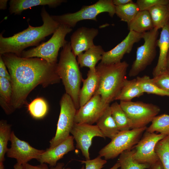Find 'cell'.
<instances>
[{"mask_svg": "<svg viewBox=\"0 0 169 169\" xmlns=\"http://www.w3.org/2000/svg\"><path fill=\"white\" fill-rule=\"evenodd\" d=\"M41 16L43 23L40 26L33 27L28 23L27 28L8 37H4L0 33V55L9 53L21 57L25 49L38 46L46 37L53 34L60 24L53 18L44 7L41 9Z\"/></svg>", "mask_w": 169, "mask_h": 169, "instance_id": "2", "label": "cell"}, {"mask_svg": "<svg viewBox=\"0 0 169 169\" xmlns=\"http://www.w3.org/2000/svg\"><path fill=\"white\" fill-rule=\"evenodd\" d=\"M70 133L76 141V147L80 150L86 160L90 159L89 150L93 138H105L97 125L74 123Z\"/></svg>", "mask_w": 169, "mask_h": 169, "instance_id": "12", "label": "cell"}, {"mask_svg": "<svg viewBox=\"0 0 169 169\" xmlns=\"http://www.w3.org/2000/svg\"><path fill=\"white\" fill-rule=\"evenodd\" d=\"M56 70L66 93L70 96L77 110H78L80 108L79 95L83 78L70 42H68L62 47Z\"/></svg>", "mask_w": 169, "mask_h": 169, "instance_id": "4", "label": "cell"}, {"mask_svg": "<svg viewBox=\"0 0 169 169\" xmlns=\"http://www.w3.org/2000/svg\"><path fill=\"white\" fill-rule=\"evenodd\" d=\"M167 135L146 131L138 143L133 147L134 159L138 162L151 165L160 160L155 151L157 143Z\"/></svg>", "mask_w": 169, "mask_h": 169, "instance_id": "11", "label": "cell"}, {"mask_svg": "<svg viewBox=\"0 0 169 169\" xmlns=\"http://www.w3.org/2000/svg\"><path fill=\"white\" fill-rule=\"evenodd\" d=\"M149 169H164L162 165L160 160L151 165Z\"/></svg>", "mask_w": 169, "mask_h": 169, "instance_id": "41", "label": "cell"}, {"mask_svg": "<svg viewBox=\"0 0 169 169\" xmlns=\"http://www.w3.org/2000/svg\"><path fill=\"white\" fill-rule=\"evenodd\" d=\"M166 5H167V8H168V12H169V1L168 3Z\"/></svg>", "mask_w": 169, "mask_h": 169, "instance_id": "48", "label": "cell"}, {"mask_svg": "<svg viewBox=\"0 0 169 169\" xmlns=\"http://www.w3.org/2000/svg\"><path fill=\"white\" fill-rule=\"evenodd\" d=\"M23 169H50L46 163H40L37 166H33L28 163L22 164Z\"/></svg>", "mask_w": 169, "mask_h": 169, "instance_id": "39", "label": "cell"}, {"mask_svg": "<svg viewBox=\"0 0 169 169\" xmlns=\"http://www.w3.org/2000/svg\"><path fill=\"white\" fill-rule=\"evenodd\" d=\"M158 30L156 28L143 33V45L138 47L136 58L129 73L130 77L137 76L151 64L156 57Z\"/></svg>", "mask_w": 169, "mask_h": 169, "instance_id": "8", "label": "cell"}, {"mask_svg": "<svg viewBox=\"0 0 169 169\" xmlns=\"http://www.w3.org/2000/svg\"><path fill=\"white\" fill-rule=\"evenodd\" d=\"M28 110L33 118L39 119L43 118L46 115L48 106L44 99L38 97L34 99L28 105Z\"/></svg>", "mask_w": 169, "mask_h": 169, "instance_id": "33", "label": "cell"}, {"mask_svg": "<svg viewBox=\"0 0 169 169\" xmlns=\"http://www.w3.org/2000/svg\"><path fill=\"white\" fill-rule=\"evenodd\" d=\"M154 28L162 29L169 22V15L166 5H156L148 10Z\"/></svg>", "mask_w": 169, "mask_h": 169, "instance_id": "26", "label": "cell"}, {"mask_svg": "<svg viewBox=\"0 0 169 169\" xmlns=\"http://www.w3.org/2000/svg\"><path fill=\"white\" fill-rule=\"evenodd\" d=\"M11 146L6 152L7 156L16 159L17 162L23 164L32 159L37 160L45 150H38L32 146L27 142L20 140L12 131L10 139Z\"/></svg>", "mask_w": 169, "mask_h": 169, "instance_id": "13", "label": "cell"}, {"mask_svg": "<svg viewBox=\"0 0 169 169\" xmlns=\"http://www.w3.org/2000/svg\"><path fill=\"white\" fill-rule=\"evenodd\" d=\"M72 31V28L65 25L60 24L49 40L35 47L24 50L21 57L40 58L50 64H57L59 49L68 42L65 39V37Z\"/></svg>", "mask_w": 169, "mask_h": 169, "instance_id": "5", "label": "cell"}, {"mask_svg": "<svg viewBox=\"0 0 169 169\" xmlns=\"http://www.w3.org/2000/svg\"><path fill=\"white\" fill-rule=\"evenodd\" d=\"M155 151L164 169H169V134L157 143Z\"/></svg>", "mask_w": 169, "mask_h": 169, "instance_id": "34", "label": "cell"}, {"mask_svg": "<svg viewBox=\"0 0 169 169\" xmlns=\"http://www.w3.org/2000/svg\"><path fill=\"white\" fill-rule=\"evenodd\" d=\"M64 164L63 162L58 163L56 166L54 167H51L50 169H71L69 167L65 168L64 167ZM80 169H84V166Z\"/></svg>", "mask_w": 169, "mask_h": 169, "instance_id": "42", "label": "cell"}, {"mask_svg": "<svg viewBox=\"0 0 169 169\" xmlns=\"http://www.w3.org/2000/svg\"><path fill=\"white\" fill-rule=\"evenodd\" d=\"M161 29L157 42L159 54L157 64L153 71V77L167 71L166 58L169 49V21Z\"/></svg>", "mask_w": 169, "mask_h": 169, "instance_id": "18", "label": "cell"}, {"mask_svg": "<svg viewBox=\"0 0 169 169\" xmlns=\"http://www.w3.org/2000/svg\"><path fill=\"white\" fill-rule=\"evenodd\" d=\"M64 0H11L9 3V10L11 14L19 15L25 10L39 5H48L50 8H55Z\"/></svg>", "mask_w": 169, "mask_h": 169, "instance_id": "20", "label": "cell"}, {"mask_svg": "<svg viewBox=\"0 0 169 169\" xmlns=\"http://www.w3.org/2000/svg\"><path fill=\"white\" fill-rule=\"evenodd\" d=\"M109 105H110L103 102L100 95L95 94L85 105L77 110L74 123L93 125L97 122Z\"/></svg>", "mask_w": 169, "mask_h": 169, "instance_id": "14", "label": "cell"}, {"mask_svg": "<svg viewBox=\"0 0 169 169\" xmlns=\"http://www.w3.org/2000/svg\"><path fill=\"white\" fill-rule=\"evenodd\" d=\"M12 94L11 81L0 77V104L7 115L11 114L14 110L11 106Z\"/></svg>", "mask_w": 169, "mask_h": 169, "instance_id": "25", "label": "cell"}, {"mask_svg": "<svg viewBox=\"0 0 169 169\" xmlns=\"http://www.w3.org/2000/svg\"><path fill=\"white\" fill-rule=\"evenodd\" d=\"M158 87L169 93V72L167 71L152 78Z\"/></svg>", "mask_w": 169, "mask_h": 169, "instance_id": "35", "label": "cell"}, {"mask_svg": "<svg viewBox=\"0 0 169 169\" xmlns=\"http://www.w3.org/2000/svg\"><path fill=\"white\" fill-rule=\"evenodd\" d=\"M1 56H0V77L6 78L11 81V77Z\"/></svg>", "mask_w": 169, "mask_h": 169, "instance_id": "38", "label": "cell"}, {"mask_svg": "<svg viewBox=\"0 0 169 169\" xmlns=\"http://www.w3.org/2000/svg\"><path fill=\"white\" fill-rule=\"evenodd\" d=\"M115 14L119 17L120 20L128 24L140 11L136 3L133 2L125 5L115 6Z\"/></svg>", "mask_w": 169, "mask_h": 169, "instance_id": "31", "label": "cell"}, {"mask_svg": "<svg viewBox=\"0 0 169 169\" xmlns=\"http://www.w3.org/2000/svg\"><path fill=\"white\" fill-rule=\"evenodd\" d=\"M12 131L11 125L6 120L0 121V162L5 161V155L8 148V142L10 141Z\"/></svg>", "mask_w": 169, "mask_h": 169, "instance_id": "30", "label": "cell"}, {"mask_svg": "<svg viewBox=\"0 0 169 169\" xmlns=\"http://www.w3.org/2000/svg\"><path fill=\"white\" fill-rule=\"evenodd\" d=\"M120 164L118 161H117L115 164L109 169H118L120 168Z\"/></svg>", "mask_w": 169, "mask_h": 169, "instance_id": "46", "label": "cell"}, {"mask_svg": "<svg viewBox=\"0 0 169 169\" xmlns=\"http://www.w3.org/2000/svg\"><path fill=\"white\" fill-rule=\"evenodd\" d=\"M146 128L145 127L119 131L109 143L100 150L99 156L107 160L116 158L125 151L132 149Z\"/></svg>", "mask_w": 169, "mask_h": 169, "instance_id": "7", "label": "cell"}, {"mask_svg": "<svg viewBox=\"0 0 169 169\" xmlns=\"http://www.w3.org/2000/svg\"><path fill=\"white\" fill-rule=\"evenodd\" d=\"M146 131L150 133L169 134V115L163 114L156 116L151 121V124Z\"/></svg>", "mask_w": 169, "mask_h": 169, "instance_id": "29", "label": "cell"}, {"mask_svg": "<svg viewBox=\"0 0 169 169\" xmlns=\"http://www.w3.org/2000/svg\"><path fill=\"white\" fill-rule=\"evenodd\" d=\"M8 0H0V10H5L7 8V4Z\"/></svg>", "mask_w": 169, "mask_h": 169, "instance_id": "43", "label": "cell"}, {"mask_svg": "<svg viewBox=\"0 0 169 169\" xmlns=\"http://www.w3.org/2000/svg\"><path fill=\"white\" fill-rule=\"evenodd\" d=\"M110 106L112 116L119 131L131 130V126L130 120L120 104L115 102Z\"/></svg>", "mask_w": 169, "mask_h": 169, "instance_id": "27", "label": "cell"}, {"mask_svg": "<svg viewBox=\"0 0 169 169\" xmlns=\"http://www.w3.org/2000/svg\"><path fill=\"white\" fill-rule=\"evenodd\" d=\"M120 104L130 120L131 129L146 127L160 110L156 105L141 101H120Z\"/></svg>", "mask_w": 169, "mask_h": 169, "instance_id": "10", "label": "cell"}, {"mask_svg": "<svg viewBox=\"0 0 169 169\" xmlns=\"http://www.w3.org/2000/svg\"><path fill=\"white\" fill-rule=\"evenodd\" d=\"M74 140L73 136H70L55 147L45 150L38 161L40 163H47L51 167L55 166L64 155L74 150Z\"/></svg>", "mask_w": 169, "mask_h": 169, "instance_id": "17", "label": "cell"}, {"mask_svg": "<svg viewBox=\"0 0 169 169\" xmlns=\"http://www.w3.org/2000/svg\"><path fill=\"white\" fill-rule=\"evenodd\" d=\"M128 66L125 61H123L110 64L100 63L96 67L99 82L95 94L100 96L103 102L110 105L115 100L126 79V74Z\"/></svg>", "mask_w": 169, "mask_h": 169, "instance_id": "3", "label": "cell"}, {"mask_svg": "<svg viewBox=\"0 0 169 169\" xmlns=\"http://www.w3.org/2000/svg\"><path fill=\"white\" fill-rule=\"evenodd\" d=\"M104 12L108 13L111 17L115 14V6L112 0H99L92 5L83 6L79 10L74 13L51 16L59 24L65 25L72 28L81 20H91L97 21V15Z\"/></svg>", "mask_w": 169, "mask_h": 169, "instance_id": "6", "label": "cell"}, {"mask_svg": "<svg viewBox=\"0 0 169 169\" xmlns=\"http://www.w3.org/2000/svg\"><path fill=\"white\" fill-rule=\"evenodd\" d=\"M96 123L105 138L111 140L120 131L112 116L110 105L107 107Z\"/></svg>", "mask_w": 169, "mask_h": 169, "instance_id": "22", "label": "cell"}, {"mask_svg": "<svg viewBox=\"0 0 169 169\" xmlns=\"http://www.w3.org/2000/svg\"><path fill=\"white\" fill-rule=\"evenodd\" d=\"M169 0H137L136 3L140 11L148 10L151 7L158 4L166 5Z\"/></svg>", "mask_w": 169, "mask_h": 169, "instance_id": "36", "label": "cell"}, {"mask_svg": "<svg viewBox=\"0 0 169 169\" xmlns=\"http://www.w3.org/2000/svg\"><path fill=\"white\" fill-rule=\"evenodd\" d=\"M14 169H23L22 165L17 162L13 166Z\"/></svg>", "mask_w": 169, "mask_h": 169, "instance_id": "44", "label": "cell"}, {"mask_svg": "<svg viewBox=\"0 0 169 169\" xmlns=\"http://www.w3.org/2000/svg\"><path fill=\"white\" fill-rule=\"evenodd\" d=\"M134 152L133 148L124 151L119 155L118 161L120 164V169H149L150 165L138 162L134 159Z\"/></svg>", "mask_w": 169, "mask_h": 169, "instance_id": "28", "label": "cell"}, {"mask_svg": "<svg viewBox=\"0 0 169 169\" xmlns=\"http://www.w3.org/2000/svg\"><path fill=\"white\" fill-rule=\"evenodd\" d=\"M132 0H113V4L115 6H122L133 2Z\"/></svg>", "mask_w": 169, "mask_h": 169, "instance_id": "40", "label": "cell"}, {"mask_svg": "<svg viewBox=\"0 0 169 169\" xmlns=\"http://www.w3.org/2000/svg\"><path fill=\"white\" fill-rule=\"evenodd\" d=\"M127 25L130 31L139 33H144L154 28L148 10L140 11Z\"/></svg>", "mask_w": 169, "mask_h": 169, "instance_id": "23", "label": "cell"}, {"mask_svg": "<svg viewBox=\"0 0 169 169\" xmlns=\"http://www.w3.org/2000/svg\"><path fill=\"white\" fill-rule=\"evenodd\" d=\"M104 52L101 46L95 45L77 56L78 64L81 68L87 67L89 69H95L96 64L101 60Z\"/></svg>", "mask_w": 169, "mask_h": 169, "instance_id": "21", "label": "cell"}, {"mask_svg": "<svg viewBox=\"0 0 169 169\" xmlns=\"http://www.w3.org/2000/svg\"><path fill=\"white\" fill-rule=\"evenodd\" d=\"M136 79L139 86L144 93L169 96V93L158 87L153 82L152 78L149 76L145 75L141 77H137Z\"/></svg>", "mask_w": 169, "mask_h": 169, "instance_id": "32", "label": "cell"}, {"mask_svg": "<svg viewBox=\"0 0 169 169\" xmlns=\"http://www.w3.org/2000/svg\"><path fill=\"white\" fill-rule=\"evenodd\" d=\"M144 92L139 86L136 79L125 80L120 92L115 100L123 101H131L135 97L142 95Z\"/></svg>", "mask_w": 169, "mask_h": 169, "instance_id": "24", "label": "cell"}, {"mask_svg": "<svg viewBox=\"0 0 169 169\" xmlns=\"http://www.w3.org/2000/svg\"><path fill=\"white\" fill-rule=\"evenodd\" d=\"M100 156L92 160L80 161L82 163L85 164V169H101L107 161L105 159H102Z\"/></svg>", "mask_w": 169, "mask_h": 169, "instance_id": "37", "label": "cell"}, {"mask_svg": "<svg viewBox=\"0 0 169 169\" xmlns=\"http://www.w3.org/2000/svg\"><path fill=\"white\" fill-rule=\"evenodd\" d=\"M166 68L167 71L169 72V49L167 53L166 58Z\"/></svg>", "mask_w": 169, "mask_h": 169, "instance_id": "45", "label": "cell"}, {"mask_svg": "<svg viewBox=\"0 0 169 169\" xmlns=\"http://www.w3.org/2000/svg\"><path fill=\"white\" fill-rule=\"evenodd\" d=\"M97 28L82 27L78 28L70 37V45L72 52L76 57L95 45L93 40L98 35Z\"/></svg>", "mask_w": 169, "mask_h": 169, "instance_id": "16", "label": "cell"}, {"mask_svg": "<svg viewBox=\"0 0 169 169\" xmlns=\"http://www.w3.org/2000/svg\"><path fill=\"white\" fill-rule=\"evenodd\" d=\"M87 77L82 79L83 86L79 95L80 107L85 105L94 95L96 91L99 82L98 74L95 69H89Z\"/></svg>", "mask_w": 169, "mask_h": 169, "instance_id": "19", "label": "cell"}, {"mask_svg": "<svg viewBox=\"0 0 169 169\" xmlns=\"http://www.w3.org/2000/svg\"><path fill=\"white\" fill-rule=\"evenodd\" d=\"M0 56L10 75L11 106L14 110L23 105L29 94L38 85L45 87L60 81L56 70L57 63L52 64L41 58H24L12 53Z\"/></svg>", "mask_w": 169, "mask_h": 169, "instance_id": "1", "label": "cell"}, {"mask_svg": "<svg viewBox=\"0 0 169 169\" xmlns=\"http://www.w3.org/2000/svg\"><path fill=\"white\" fill-rule=\"evenodd\" d=\"M142 36L143 33L130 31L120 43L110 50L104 52L100 63L110 64L121 62L124 55L131 52L134 44L142 38Z\"/></svg>", "mask_w": 169, "mask_h": 169, "instance_id": "15", "label": "cell"}, {"mask_svg": "<svg viewBox=\"0 0 169 169\" xmlns=\"http://www.w3.org/2000/svg\"><path fill=\"white\" fill-rule=\"evenodd\" d=\"M0 169H5L3 162H0Z\"/></svg>", "mask_w": 169, "mask_h": 169, "instance_id": "47", "label": "cell"}, {"mask_svg": "<svg viewBox=\"0 0 169 169\" xmlns=\"http://www.w3.org/2000/svg\"><path fill=\"white\" fill-rule=\"evenodd\" d=\"M60 112L56 133L50 140L49 148H53L67 138L74 124L77 110L70 96L65 93L60 101Z\"/></svg>", "mask_w": 169, "mask_h": 169, "instance_id": "9", "label": "cell"}]
</instances>
